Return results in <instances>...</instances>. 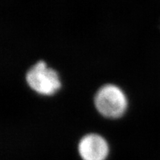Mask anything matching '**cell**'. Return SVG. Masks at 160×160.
I'll return each instance as SVG.
<instances>
[{
    "mask_svg": "<svg viewBox=\"0 0 160 160\" xmlns=\"http://www.w3.org/2000/svg\"><path fill=\"white\" fill-rule=\"evenodd\" d=\"M80 157L83 160H105L108 154V145L100 135L90 133L82 138L78 145Z\"/></svg>",
    "mask_w": 160,
    "mask_h": 160,
    "instance_id": "cell-3",
    "label": "cell"
},
{
    "mask_svg": "<svg viewBox=\"0 0 160 160\" xmlns=\"http://www.w3.org/2000/svg\"><path fill=\"white\" fill-rule=\"evenodd\" d=\"M25 79L29 87L41 95L54 94L61 87L57 71L48 67L44 61H39L31 68L26 73Z\"/></svg>",
    "mask_w": 160,
    "mask_h": 160,
    "instance_id": "cell-2",
    "label": "cell"
},
{
    "mask_svg": "<svg viewBox=\"0 0 160 160\" xmlns=\"http://www.w3.org/2000/svg\"><path fill=\"white\" fill-rule=\"evenodd\" d=\"M94 105L98 112L104 117L118 119L125 113L128 100L119 87L108 84L100 88L96 93Z\"/></svg>",
    "mask_w": 160,
    "mask_h": 160,
    "instance_id": "cell-1",
    "label": "cell"
}]
</instances>
